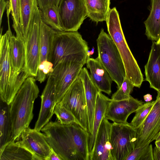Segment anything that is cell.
I'll use <instances>...</instances> for the list:
<instances>
[{
    "mask_svg": "<svg viewBox=\"0 0 160 160\" xmlns=\"http://www.w3.org/2000/svg\"><path fill=\"white\" fill-rule=\"evenodd\" d=\"M134 87L131 82L125 77L121 87L114 93L111 97V99L115 101H120L129 99L130 94Z\"/></svg>",
    "mask_w": 160,
    "mask_h": 160,
    "instance_id": "cell-32",
    "label": "cell"
},
{
    "mask_svg": "<svg viewBox=\"0 0 160 160\" xmlns=\"http://www.w3.org/2000/svg\"><path fill=\"white\" fill-rule=\"evenodd\" d=\"M6 0H0V25H1L3 13L6 8Z\"/></svg>",
    "mask_w": 160,
    "mask_h": 160,
    "instance_id": "cell-36",
    "label": "cell"
},
{
    "mask_svg": "<svg viewBox=\"0 0 160 160\" xmlns=\"http://www.w3.org/2000/svg\"><path fill=\"white\" fill-rule=\"evenodd\" d=\"M61 0H37L40 10L46 7L54 6L58 7Z\"/></svg>",
    "mask_w": 160,
    "mask_h": 160,
    "instance_id": "cell-35",
    "label": "cell"
},
{
    "mask_svg": "<svg viewBox=\"0 0 160 160\" xmlns=\"http://www.w3.org/2000/svg\"><path fill=\"white\" fill-rule=\"evenodd\" d=\"M153 160H160V149L156 146L153 149Z\"/></svg>",
    "mask_w": 160,
    "mask_h": 160,
    "instance_id": "cell-37",
    "label": "cell"
},
{
    "mask_svg": "<svg viewBox=\"0 0 160 160\" xmlns=\"http://www.w3.org/2000/svg\"><path fill=\"white\" fill-rule=\"evenodd\" d=\"M56 32L41 20L39 29V64L46 60L51 62L53 42Z\"/></svg>",
    "mask_w": 160,
    "mask_h": 160,
    "instance_id": "cell-22",
    "label": "cell"
},
{
    "mask_svg": "<svg viewBox=\"0 0 160 160\" xmlns=\"http://www.w3.org/2000/svg\"><path fill=\"white\" fill-rule=\"evenodd\" d=\"M35 160L33 154L24 148L11 141L0 148V160Z\"/></svg>",
    "mask_w": 160,
    "mask_h": 160,
    "instance_id": "cell-26",
    "label": "cell"
},
{
    "mask_svg": "<svg viewBox=\"0 0 160 160\" xmlns=\"http://www.w3.org/2000/svg\"><path fill=\"white\" fill-rule=\"evenodd\" d=\"M88 50L87 42L77 31H56L51 60L53 68L60 61L67 57H78L87 61Z\"/></svg>",
    "mask_w": 160,
    "mask_h": 160,
    "instance_id": "cell-6",
    "label": "cell"
},
{
    "mask_svg": "<svg viewBox=\"0 0 160 160\" xmlns=\"http://www.w3.org/2000/svg\"><path fill=\"white\" fill-rule=\"evenodd\" d=\"M144 100L146 102L151 101L152 99V95L149 94H147L143 96Z\"/></svg>",
    "mask_w": 160,
    "mask_h": 160,
    "instance_id": "cell-39",
    "label": "cell"
},
{
    "mask_svg": "<svg viewBox=\"0 0 160 160\" xmlns=\"http://www.w3.org/2000/svg\"><path fill=\"white\" fill-rule=\"evenodd\" d=\"M58 8L64 31H77L87 16L83 0H61Z\"/></svg>",
    "mask_w": 160,
    "mask_h": 160,
    "instance_id": "cell-11",
    "label": "cell"
},
{
    "mask_svg": "<svg viewBox=\"0 0 160 160\" xmlns=\"http://www.w3.org/2000/svg\"><path fill=\"white\" fill-rule=\"evenodd\" d=\"M41 20L57 31H63L61 24L58 7L50 6L40 10Z\"/></svg>",
    "mask_w": 160,
    "mask_h": 160,
    "instance_id": "cell-28",
    "label": "cell"
},
{
    "mask_svg": "<svg viewBox=\"0 0 160 160\" xmlns=\"http://www.w3.org/2000/svg\"><path fill=\"white\" fill-rule=\"evenodd\" d=\"M137 129L129 123H111V153L113 160H125L135 148Z\"/></svg>",
    "mask_w": 160,
    "mask_h": 160,
    "instance_id": "cell-8",
    "label": "cell"
},
{
    "mask_svg": "<svg viewBox=\"0 0 160 160\" xmlns=\"http://www.w3.org/2000/svg\"><path fill=\"white\" fill-rule=\"evenodd\" d=\"M8 29L0 36V100L8 105L12 101L16 94L27 78L24 73L18 78L15 77L12 71L10 54Z\"/></svg>",
    "mask_w": 160,
    "mask_h": 160,
    "instance_id": "cell-4",
    "label": "cell"
},
{
    "mask_svg": "<svg viewBox=\"0 0 160 160\" xmlns=\"http://www.w3.org/2000/svg\"><path fill=\"white\" fill-rule=\"evenodd\" d=\"M155 101L144 103L135 112V114L129 124L137 129L142 124L146 119L153 107Z\"/></svg>",
    "mask_w": 160,
    "mask_h": 160,
    "instance_id": "cell-29",
    "label": "cell"
},
{
    "mask_svg": "<svg viewBox=\"0 0 160 160\" xmlns=\"http://www.w3.org/2000/svg\"><path fill=\"white\" fill-rule=\"evenodd\" d=\"M53 70V64L52 62L46 60L40 63L38 66L36 80L40 83L44 82L48 75Z\"/></svg>",
    "mask_w": 160,
    "mask_h": 160,
    "instance_id": "cell-34",
    "label": "cell"
},
{
    "mask_svg": "<svg viewBox=\"0 0 160 160\" xmlns=\"http://www.w3.org/2000/svg\"><path fill=\"white\" fill-rule=\"evenodd\" d=\"M159 140H160V133L158 134L155 139L156 141H158Z\"/></svg>",
    "mask_w": 160,
    "mask_h": 160,
    "instance_id": "cell-42",
    "label": "cell"
},
{
    "mask_svg": "<svg viewBox=\"0 0 160 160\" xmlns=\"http://www.w3.org/2000/svg\"><path fill=\"white\" fill-rule=\"evenodd\" d=\"M41 131L51 148L62 160H89V134L76 123L49 122Z\"/></svg>",
    "mask_w": 160,
    "mask_h": 160,
    "instance_id": "cell-1",
    "label": "cell"
},
{
    "mask_svg": "<svg viewBox=\"0 0 160 160\" xmlns=\"http://www.w3.org/2000/svg\"><path fill=\"white\" fill-rule=\"evenodd\" d=\"M94 52V48L93 47L91 51L88 50L87 52V55L88 57H89L91 55L93 54Z\"/></svg>",
    "mask_w": 160,
    "mask_h": 160,
    "instance_id": "cell-40",
    "label": "cell"
},
{
    "mask_svg": "<svg viewBox=\"0 0 160 160\" xmlns=\"http://www.w3.org/2000/svg\"><path fill=\"white\" fill-rule=\"evenodd\" d=\"M40 10L34 15L25 41V60L24 68L30 76L35 78L40 60Z\"/></svg>",
    "mask_w": 160,
    "mask_h": 160,
    "instance_id": "cell-10",
    "label": "cell"
},
{
    "mask_svg": "<svg viewBox=\"0 0 160 160\" xmlns=\"http://www.w3.org/2000/svg\"><path fill=\"white\" fill-rule=\"evenodd\" d=\"M16 142L30 152L35 160H48L52 148L44 133L28 127L23 131L19 139Z\"/></svg>",
    "mask_w": 160,
    "mask_h": 160,
    "instance_id": "cell-13",
    "label": "cell"
},
{
    "mask_svg": "<svg viewBox=\"0 0 160 160\" xmlns=\"http://www.w3.org/2000/svg\"><path fill=\"white\" fill-rule=\"evenodd\" d=\"M96 41L98 58L119 88L126 77V72L117 48L109 35L103 28L101 29Z\"/></svg>",
    "mask_w": 160,
    "mask_h": 160,
    "instance_id": "cell-5",
    "label": "cell"
},
{
    "mask_svg": "<svg viewBox=\"0 0 160 160\" xmlns=\"http://www.w3.org/2000/svg\"><path fill=\"white\" fill-rule=\"evenodd\" d=\"M153 149L150 144L135 148L125 160H153Z\"/></svg>",
    "mask_w": 160,
    "mask_h": 160,
    "instance_id": "cell-30",
    "label": "cell"
},
{
    "mask_svg": "<svg viewBox=\"0 0 160 160\" xmlns=\"http://www.w3.org/2000/svg\"><path fill=\"white\" fill-rule=\"evenodd\" d=\"M108 34L116 44L122 58L126 77L134 87L140 88L143 75L126 40L116 8L110 9L106 21Z\"/></svg>",
    "mask_w": 160,
    "mask_h": 160,
    "instance_id": "cell-3",
    "label": "cell"
},
{
    "mask_svg": "<svg viewBox=\"0 0 160 160\" xmlns=\"http://www.w3.org/2000/svg\"><path fill=\"white\" fill-rule=\"evenodd\" d=\"M112 100L100 92L97 97L93 125L91 133L89 134L88 150L90 160L94 148L96 139L99 128L106 112L108 105Z\"/></svg>",
    "mask_w": 160,
    "mask_h": 160,
    "instance_id": "cell-21",
    "label": "cell"
},
{
    "mask_svg": "<svg viewBox=\"0 0 160 160\" xmlns=\"http://www.w3.org/2000/svg\"><path fill=\"white\" fill-rule=\"evenodd\" d=\"M36 81L34 77H28L9 105L12 126L11 141L18 140L22 132L29 127L33 119L34 103L39 92Z\"/></svg>",
    "mask_w": 160,
    "mask_h": 160,
    "instance_id": "cell-2",
    "label": "cell"
},
{
    "mask_svg": "<svg viewBox=\"0 0 160 160\" xmlns=\"http://www.w3.org/2000/svg\"><path fill=\"white\" fill-rule=\"evenodd\" d=\"M86 64L90 70V77L94 85L100 91L110 95L113 81L98 58L88 57Z\"/></svg>",
    "mask_w": 160,
    "mask_h": 160,
    "instance_id": "cell-18",
    "label": "cell"
},
{
    "mask_svg": "<svg viewBox=\"0 0 160 160\" xmlns=\"http://www.w3.org/2000/svg\"><path fill=\"white\" fill-rule=\"evenodd\" d=\"M87 16L97 24L106 21L110 9V0H83Z\"/></svg>",
    "mask_w": 160,
    "mask_h": 160,
    "instance_id": "cell-25",
    "label": "cell"
},
{
    "mask_svg": "<svg viewBox=\"0 0 160 160\" xmlns=\"http://www.w3.org/2000/svg\"><path fill=\"white\" fill-rule=\"evenodd\" d=\"M145 80L160 92V45L153 41L148 62L144 67Z\"/></svg>",
    "mask_w": 160,
    "mask_h": 160,
    "instance_id": "cell-19",
    "label": "cell"
},
{
    "mask_svg": "<svg viewBox=\"0 0 160 160\" xmlns=\"http://www.w3.org/2000/svg\"><path fill=\"white\" fill-rule=\"evenodd\" d=\"M15 36L9 31V39L12 65L14 76L18 78L23 68L25 60V41L19 28L14 29Z\"/></svg>",
    "mask_w": 160,
    "mask_h": 160,
    "instance_id": "cell-17",
    "label": "cell"
},
{
    "mask_svg": "<svg viewBox=\"0 0 160 160\" xmlns=\"http://www.w3.org/2000/svg\"><path fill=\"white\" fill-rule=\"evenodd\" d=\"M111 123L105 116L98 130L90 160H113L111 153Z\"/></svg>",
    "mask_w": 160,
    "mask_h": 160,
    "instance_id": "cell-16",
    "label": "cell"
},
{
    "mask_svg": "<svg viewBox=\"0 0 160 160\" xmlns=\"http://www.w3.org/2000/svg\"><path fill=\"white\" fill-rule=\"evenodd\" d=\"M144 102L131 96L126 100L115 101L112 99L107 108L105 117L113 122L127 123L129 116L135 112Z\"/></svg>",
    "mask_w": 160,
    "mask_h": 160,
    "instance_id": "cell-15",
    "label": "cell"
},
{
    "mask_svg": "<svg viewBox=\"0 0 160 160\" xmlns=\"http://www.w3.org/2000/svg\"><path fill=\"white\" fill-rule=\"evenodd\" d=\"M149 14L144 22L145 34L148 39L157 42L160 38V0H150Z\"/></svg>",
    "mask_w": 160,
    "mask_h": 160,
    "instance_id": "cell-23",
    "label": "cell"
},
{
    "mask_svg": "<svg viewBox=\"0 0 160 160\" xmlns=\"http://www.w3.org/2000/svg\"><path fill=\"white\" fill-rule=\"evenodd\" d=\"M9 105L0 100V148L11 141L12 126L9 112Z\"/></svg>",
    "mask_w": 160,
    "mask_h": 160,
    "instance_id": "cell-27",
    "label": "cell"
},
{
    "mask_svg": "<svg viewBox=\"0 0 160 160\" xmlns=\"http://www.w3.org/2000/svg\"><path fill=\"white\" fill-rule=\"evenodd\" d=\"M41 106L38 118L34 129L41 131L49 122L52 116L56 103V84L54 77L50 74L41 96Z\"/></svg>",
    "mask_w": 160,
    "mask_h": 160,
    "instance_id": "cell-14",
    "label": "cell"
},
{
    "mask_svg": "<svg viewBox=\"0 0 160 160\" xmlns=\"http://www.w3.org/2000/svg\"><path fill=\"white\" fill-rule=\"evenodd\" d=\"M53 113L56 115L58 121L62 124H69L76 123L79 124L75 117L71 112L59 102L56 104Z\"/></svg>",
    "mask_w": 160,
    "mask_h": 160,
    "instance_id": "cell-31",
    "label": "cell"
},
{
    "mask_svg": "<svg viewBox=\"0 0 160 160\" xmlns=\"http://www.w3.org/2000/svg\"><path fill=\"white\" fill-rule=\"evenodd\" d=\"M6 9L8 19L11 13L13 23L20 25L19 0H7Z\"/></svg>",
    "mask_w": 160,
    "mask_h": 160,
    "instance_id": "cell-33",
    "label": "cell"
},
{
    "mask_svg": "<svg viewBox=\"0 0 160 160\" xmlns=\"http://www.w3.org/2000/svg\"><path fill=\"white\" fill-rule=\"evenodd\" d=\"M146 119L137 129L135 148L148 144L160 133V92Z\"/></svg>",
    "mask_w": 160,
    "mask_h": 160,
    "instance_id": "cell-12",
    "label": "cell"
},
{
    "mask_svg": "<svg viewBox=\"0 0 160 160\" xmlns=\"http://www.w3.org/2000/svg\"><path fill=\"white\" fill-rule=\"evenodd\" d=\"M59 103L71 112L79 125L88 132V115L85 92L79 76L67 90Z\"/></svg>",
    "mask_w": 160,
    "mask_h": 160,
    "instance_id": "cell-9",
    "label": "cell"
},
{
    "mask_svg": "<svg viewBox=\"0 0 160 160\" xmlns=\"http://www.w3.org/2000/svg\"><path fill=\"white\" fill-rule=\"evenodd\" d=\"M157 42L160 45V38L158 40V41H157Z\"/></svg>",
    "mask_w": 160,
    "mask_h": 160,
    "instance_id": "cell-43",
    "label": "cell"
},
{
    "mask_svg": "<svg viewBox=\"0 0 160 160\" xmlns=\"http://www.w3.org/2000/svg\"><path fill=\"white\" fill-rule=\"evenodd\" d=\"M62 160L58 154L52 148V151L48 159V160Z\"/></svg>",
    "mask_w": 160,
    "mask_h": 160,
    "instance_id": "cell-38",
    "label": "cell"
},
{
    "mask_svg": "<svg viewBox=\"0 0 160 160\" xmlns=\"http://www.w3.org/2000/svg\"><path fill=\"white\" fill-rule=\"evenodd\" d=\"M86 61L78 57H68L60 61L51 74L56 84V103L59 102L65 93L79 76Z\"/></svg>",
    "mask_w": 160,
    "mask_h": 160,
    "instance_id": "cell-7",
    "label": "cell"
},
{
    "mask_svg": "<svg viewBox=\"0 0 160 160\" xmlns=\"http://www.w3.org/2000/svg\"><path fill=\"white\" fill-rule=\"evenodd\" d=\"M39 10L37 0H19V27L25 41L34 15Z\"/></svg>",
    "mask_w": 160,
    "mask_h": 160,
    "instance_id": "cell-24",
    "label": "cell"
},
{
    "mask_svg": "<svg viewBox=\"0 0 160 160\" xmlns=\"http://www.w3.org/2000/svg\"><path fill=\"white\" fill-rule=\"evenodd\" d=\"M156 146L160 149V140L156 141L155 142Z\"/></svg>",
    "mask_w": 160,
    "mask_h": 160,
    "instance_id": "cell-41",
    "label": "cell"
},
{
    "mask_svg": "<svg viewBox=\"0 0 160 160\" xmlns=\"http://www.w3.org/2000/svg\"><path fill=\"white\" fill-rule=\"evenodd\" d=\"M79 76L82 82L87 106L89 124V134L91 132L98 95L100 91L91 80L86 68H82Z\"/></svg>",
    "mask_w": 160,
    "mask_h": 160,
    "instance_id": "cell-20",
    "label": "cell"
}]
</instances>
